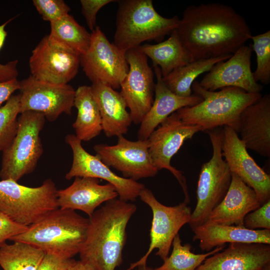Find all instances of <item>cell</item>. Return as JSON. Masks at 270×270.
Here are the masks:
<instances>
[{
  "mask_svg": "<svg viewBox=\"0 0 270 270\" xmlns=\"http://www.w3.org/2000/svg\"><path fill=\"white\" fill-rule=\"evenodd\" d=\"M176 30L190 62L232 54L252 36L244 18L220 3L188 6Z\"/></svg>",
  "mask_w": 270,
  "mask_h": 270,
  "instance_id": "1",
  "label": "cell"
},
{
  "mask_svg": "<svg viewBox=\"0 0 270 270\" xmlns=\"http://www.w3.org/2000/svg\"><path fill=\"white\" fill-rule=\"evenodd\" d=\"M136 206L120 198L110 200L90 217L80 260L95 270H116L122 263L126 227Z\"/></svg>",
  "mask_w": 270,
  "mask_h": 270,
  "instance_id": "2",
  "label": "cell"
},
{
  "mask_svg": "<svg viewBox=\"0 0 270 270\" xmlns=\"http://www.w3.org/2000/svg\"><path fill=\"white\" fill-rule=\"evenodd\" d=\"M192 90L193 94L202 98V102L176 112L184 122L197 126L202 131L228 126L238 133L242 112L262 96L260 93H249L236 87L209 91L201 88L196 80L192 84Z\"/></svg>",
  "mask_w": 270,
  "mask_h": 270,
  "instance_id": "3",
  "label": "cell"
},
{
  "mask_svg": "<svg viewBox=\"0 0 270 270\" xmlns=\"http://www.w3.org/2000/svg\"><path fill=\"white\" fill-rule=\"evenodd\" d=\"M88 218L75 210L58 208L10 240L33 245L45 253L72 258L85 241Z\"/></svg>",
  "mask_w": 270,
  "mask_h": 270,
  "instance_id": "4",
  "label": "cell"
},
{
  "mask_svg": "<svg viewBox=\"0 0 270 270\" xmlns=\"http://www.w3.org/2000/svg\"><path fill=\"white\" fill-rule=\"evenodd\" d=\"M117 2L112 43L124 53L146 41L161 42L178 26L180 18L177 16H162L152 0H119Z\"/></svg>",
  "mask_w": 270,
  "mask_h": 270,
  "instance_id": "5",
  "label": "cell"
},
{
  "mask_svg": "<svg viewBox=\"0 0 270 270\" xmlns=\"http://www.w3.org/2000/svg\"><path fill=\"white\" fill-rule=\"evenodd\" d=\"M58 190L51 179L38 187L24 186L11 180H0V212L28 226L59 208Z\"/></svg>",
  "mask_w": 270,
  "mask_h": 270,
  "instance_id": "6",
  "label": "cell"
},
{
  "mask_svg": "<svg viewBox=\"0 0 270 270\" xmlns=\"http://www.w3.org/2000/svg\"><path fill=\"white\" fill-rule=\"evenodd\" d=\"M207 132L212 154L200 170L196 204L188 224L192 230L208 220L211 212L224 198L232 180V172L222 156L223 128H218Z\"/></svg>",
  "mask_w": 270,
  "mask_h": 270,
  "instance_id": "7",
  "label": "cell"
},
{
  "mask_svg": "<svg viewBox=\"0 0 270 270\" xmlns=\"http://www.w3.org/2000/svg\"><path fill=\"white\" fill-rule=\"evenodd\" d=\"M18 118L16 134L2 152L0 178L18 182L35 170L43 152L40 134L46 118L41 112L26 111Z\"/></svg>",
  "mask_w": 270,
  "mask_h": 270,
  "instance_id": "8",
  "label": "cell"
},
{
  "mask_svg": "<svg viewBox=\"0 0 270 270\" xmlns=\"http://www.w3.org/2000/svg\"><path fill=\"white\" fill-rule=\"evenodd\" d=\"M139 197L149 206L152 213L150 243L145 254L124 270H132L137 266L146 265L150 254L154 249L158 250L156 254L164 260L168 256L174 237L184 225L189 224L191 218V208L184 201L175 206H166L146 188L141 191Z\"/></svg>",
  "mask_w": 270,
  "mask_h": 270,
  "instance_id": "9",
  "label": "cell"
},
{
  "mask_svg": "<svg viewBox=\"0 0 270 270\" xmlns=\"http://www.w3.org/2000/svg\"><path fill=\"white\" fill-rule=\"evenodd\" d=\"M91 34L90 46L80 56V66L92 84L118 89L129 70L125 53L110 42L100 26Z\"/></svg>",
  "mask_w": 270,
  "mask_h": 270,
  "instance_id": "10",
  "label": "cell"
},
{
  "mask_svg": "<svg viewBox=\"0 0 270 270\" xmlns=\"http://www.w3.org/2000/svg\"><path fill=\"white\" fill-rule=\"evenodd\" d=\"M200 131V127L184 122L174 112L162 122L147 139L149 152L154 165L159 170L166 169L172 174L182 188L184 202L188 204L190 198L186 178L181 171L171 165L170 161L184 142Z\"/></svg>",
  "mask_w": 270,
  "mask_h": 270,
  "instance_id": "11",
  "label": "cell"
},
{
  "mask_svg": "<svg viewBox=\"0 0 270 270\" xmlns=\"http://www.w3.org/2000/svg\"><path fill=\"white\" fill-rule=\"evenodd\" d=\"M20 114L34 111L52 122L62 113L72 114L76 90L68 84L40 80L30 76L20 81Z\"/></svg>",
  "mask_w": 270,
  "mask_h": 270,
  "instance_id": "12",
  "label": "cell"
},
{
  "mask_svg": "<svg viewBox=\"0 0 270 270\" xmlns=\"http://www.w3.org/2000/svg\"><path fill=\"white\" fill-rule=\"evenodd\" d=\"M129 66L120 85V93L130 110L132 121L140 124L150 108L154 94V74L148 58L138 48L125 53Z\"/></svg>",
  "mask_w": 270,
  "mask_h": 270,
  "instance_id": "13",
  "label": "cell"
},
{
  "mask_svg": "<svg viewBox=\"0 0 270 270\" xmlns=\"http://www.w3.org/2000/svg\"><path fill=\"white\" fill-rule=\"evenodd\" d=\"M94 150L104 164L125 178L137 181L154 177L159 171L150 156L148 140L131 141L120 136L115 145L97 144Z\"/></svg>",
  "mask_w": 270,
  "mask_h": 270,
  "instance_id": "14",
  "label": "cell"
},
{
  "mask_svg": "<svg viewBox=\"0 0 270 270\" xmlns=\"http://www.w3.org/2000/svg\"><path fill=\"white\" fill-rule=\"evenodd\" d=\"M72 152V162L65 178L89 177L105 180L116 188L119 198L126 202H134L145 188L144 184L133 180L120 176L114 172L96 156L89 154L83 148L82 141L75 134L65 138Z\"/></svg>",
  "mask_w": 270,
  "mask_h": 270,
  "instance_id": "15",
  "label": "cell"
},
{
  "mask_svg": "<svg viewBox=\"0 0 270 270\" xmlns=\"http://www.w3.org/2000/svg\"><path fill=\"white\" fill-rule=\"evenodd\" d=\"M28 64L30 76L36 79L65 84L78 74L80 56L52 44L47 35L32 50Z\"/></svg>",
  "mask_w": 270,
  "mask_h": 270,
  "instance_id": "16",
  "label": "cell"
},
{
  "mask_svg": "<svg viewBox=\"0 0 270 270\" xmlns=\"http://www.w3.org/2000/svg\"><path fill=\"white\" fill-rule=\"evenodd\" d=\"M222 156L232 173L254 190L261 204L270 200V176L250 155L238 133L224 126Z\"/></svg>",
  "mask_w": 270,
  "mask_h": 270,
  "instance_id": "17",
  "label": "cell"
},
{
  "mask_svg": "<svg viewBox=\"0 0 270 270\" xmlns=\"http://www.w3.org/2000/svg\"><path fill=\"white\" fill-rule=\"evenodd\" d=\"M250 45L240 47L231 57L215 64L199 85L209 91L236 87L249 93H260L263 86L256 82L251 69Z\"/></svg>",
  "mask_w": 270,
  "mask_h": 270,
  "instance_id": "18",
  "label": "cell"
},
{
  "mask_svg": "<svg viewBox=\"0 0 270 270\" xmlns=\"http://www.w3.org/2000/svg\"><path fill=\"white\" fill-rule=\"evenodd\" d=\"M270 265V244L232 243L207 258L196 270H262Z\"/></svg>",
  "mask_w": 270,
  "mask_h": 270,
  "instance_id": "19",
  "label": "cell"
},
{
  "mask_svg": "<svg viewBox=\"0 0 270 270\" xmlns=\"http://www.w3.org/2000/svg\"><path fill=\"white\" fill-rule=\"evenodd\" d=\"M59 208L80 210L90 216L102 204L116 198L118 194L110 184H100L99 179L76 177L68 187L58 190Z\"/></svg>",
  "mask_w": 270,
  "mask_h": 270,
  "instance_id": "20",
  "label": "cell"
},
{
  "mask_svg": "<svg viewBox=\"0 0 270 270\" xmlns=\"http://www.w3.org/2000/svg\"><path fill=\"white\" fill-rule=\"evenodd\" d=\"M246 149L270 156V95L262 96L242 112L238 134Z\"/></svg>",
  "mask_w": 270,
  "mask_h": 270,
  "instance_id": "21",
  "label": "cell"
},
{
  "mask_svg": "<svg viewBox=\"0 0 270 270\" xmlns=\"http://www.w3.org/2000/svg\"><path fill=\"white\" fill-rule=\"evenodd\" d=\"M261 205L254 190L232 173V180L226 195L211 212L206 222L244 227L246 216Z\"/></svg>",
  "mask_w": 270,
  "mask_h": 270,
  "instance_id": "22",
  "label": "cell"
},
{
  "mask_svg": "<svg viewBox=\"0 0 270 270\" xmlns=\"http://www.w3.org/2000/svg\"><path fill=\"white\" fill-rule=\"evenodd\" d=\"M156 82L154 85V98L152 106L140 124L138 138L147 140L156 128L171 114L182 108L194 106L201 102L200 96L192 94L186 97L172 92L162 80L160 70L154 66Z\"/></svg>",
  "mask_w": 270,
  "mask_h": 270,
  "instance_id": "23",
  "label": "cell"
},
{
  "mask_svg": "<svg viewBox=\"0 0 270 270\" xmlns=\"http://www.w3.org/2000/svg\"><path fill=\"white\" fill-rule=\"evenodd\" d=\"M192 230V240L198 241L200 249L206 252L227 243L270 244V230H252L244 227L206 222Z\"/></svg>",
  "mask_w": 270,
  "mask_h": 270,
  "instance_id": "24",
  "label": "cell"
},
{
  "mask_svg": "<svg viewBox=\"0 0 270 270\" xmlns=\"http://www.w3.org/2000/svg\"><path fill=\"white\" fill-rule=\"evenodd\" d=\"M91 86L102 118V130L108 137L124 136L132 122L120 92L100 83Z\"/></svg>",
  "mask_w": 270,
  "mask_h": 270,
  "instance_id": "25",
  "label": "cell"
},
{
  "mask_svg": "<svg viewBox=\"0 0 270 270\" xmlns=\"http://www.w3.org/2000/svg\"><path fill=\"white\" fill-rule=\"evenodd\" d=\"M78 112L72 128L78 138L87 142L98 136L102 130V118L91 86H81L76 90L74 102Z\"/></svg>",
  "mask_w": 270,
  "mask_h": 270,
  "instance_id": "26",
  "label": "cell"
},
{
  "mask_svg": "<svg viewBox=\"0 0 270 270\" xmlns=\"http://www.w3.org/2000/svg\"><path fill=\"white\" fill-rule=\"evenodd\" d=\"M138 48L152 60L153 67L160 68L162 78L190 62L176 30L166 40L154 44H142Z\"/></svg>",
  "mask_w": 270,
  "mask_h": 270,
  "instance_id": "27",
  "label": "cell"
},
{
  "mask_svg": "<svg viewBox=\"0 0 270 270\" xmlns=\"http://www.w3.org/2000/svg\"><path fill=\"white\" fill-rule=\"evenodd\" d=\"M48 38L53 44L72 52L80 56L88 50L92 34L68 14L50 23Z\"/></svg>",
  "mask_w": 270,
  "mask_h": 270,
  "instance_id": "28",
  "label": "cell"
},
{
  "mask_svg": "<svg viewBox=\"0 0 270 270\" xmlns=\"http://www.w3.org/2000/svg\"><path fill=\"white\" fill-rule=\"evenodd\" d=\"M232 54L194 60L180 67L162 80L167 88L174 94L186 97L192 94V86L196 78L208 72L216 63L226 60Z\"/></svg>",
  "mask_w": 270,
  "mask_h": 270,
  "instance_id": "29",
  "label": "cell"
},
{
  "mask_svg": "<svg viewBox=\"0 0 270 270\" xmlns=\"http://www.w3.org/2000/svg\"><path fill=\"white\" fill-rule=\"evenodd\" d=\"M45 252L24 242L16 241L0 248V266L4 270H37Z\"/></svg>",
  "mask_w": 270,
  "mask_h": 270,
  "instance_id": "30",
  "label": "cell"
},
{
  "mask_svg": "<svg viewBox=\"0 0 270 270\" xmlns=\"http://www.w3.org/2000/svg\"><path fill=\"white\" fill-rule=\"evenodd\" d=\"M171 254L163 264L154 270H196L208 256L224 250L225 246L214 248L210 252L196 254L192 252L190 244H182L179 234L174 237Z\"/></svg>",
  "mask_w": 270,
  "mask_h": 270,
  "instance_id": "31",
  "label": "cell"
},
{
  "mask_svg": "<svg viewBox=\"0 0 270 270\" xmlns=\"http://www.w3.org/2000/svg\"><path fill=\"white\" fill-rule=\"evenodd\" d=\"M20 94H12L0 106V151L8 148L14 138L18 127Z\"/></svg>",
  "mask_w": 270,
  "mask_h": 270,
  "instance_id": "32",
  "label": "cell"
},
{
  "mask_svg": "<svg viewBox=\"0 0 270 270\" xmlns=\"http://www.w3.org/2000/svg\"><path fill=\"white\" fill-rule=\"evenodd\" d=\"M253 42L250 44L256 56V68L253 76L257 82L264 84L270 82V30L252 36Z\"/></svg>",
  "mask_w": 270,
  "mask_h": 270,
  "instance_id": "33",
  "label": "cell"
},
{
  "mask_svg": "<svg viewBox=\"0 0 270 270\" xmlns=\"http://www.w3.org/2000/svg\"><path fill=\"white\" fill-rule=\"evenodd\" d=\"M32 3L42 18L50 23L68 14L70 10L63 0H34Z\"/></svg>",
  "mask_w": 270,
  "mask_h": 270,
  "instance_id": "34",
  "label": "cell"
},
{
  "mask_svg": "<svg viewBox=\"0 0 270 270\" xmlns=\"http://www.w3.org/2000/svg\"><path fill=\"white\" fill-rule=\"evenodd\" d=\"M244 226L252 230H270V200L247 214Z\"/></svg>",
  "mask_w": 270,
  "mask_h": 270,
  "instance_id": "35",
  "label": "cell"
},
{
  "mask_svg": "<svg viewBox=\"0 0 270 270\" xmlns=\"http://www.w3.org/2000/svg\"><path fill=\"white\" fill-rule=\"evenodd\" d=\"M14 18H12L0 24V50L4 46L8 34L6 27ZM18 64L17 60L8 62L4 64L0 62V83L17 78L18 75L17 69Z\"/></svg>",
  "mask_w": 270,
  "mask_h": 270,
  "instance_id": "36",
  "label": "cell"
},
{
  "mask_svg": "<svg viewBox=\"0 0 270 270\" xmlns=\"http://www.w3.org/2000/svg\"><path fill=\"white\" fill-rule=\"evenodd\" d=\"M114 0H80L82 14L84 16L88 28L92 32L96 26V14L98 11L106 5Z\"/></svg>",
  "mask_w": 270,
  "mask_h": 270,
  "instance_id": "37",
  "label": "cell"
},
{
  "mask_svg": "<svg viewBox=\"0 0 270 270\" xmlns=\"http://www.w3.org/2000/svg\"><path fill=\"white\" fill-rule=\"evenodd\" d=\"M28 226L19 224L0 212V248L6 240L24 232Z\"/></svg>",
  "mask_w": 270,
  "mask_h": 270,
  "instance_id": "38",
  "label": "cell"
},
{
  "mask_svg": "<svg viewBox=\"0 0 270 270\" xmlns=\"http://www.w3.org/2000/svg\"><path fill=\"white\" fill-rule=\"evenodd\" d=\"M70 259L54 254L45 253L37 270H67Z\"/></svg>",
  "mask_w": 270,
  "mask_h": 270,
  "instance_id": "39",
  "label": "cell"
},
{
  "mask_svg": "<svg viewBox=\"0 0 270 270\" xmlns=\"http://www.w3.org/2000/svg\"><path fill=\"white\" fill-rule=\"evenodd\" d=\"M20 89V81L17 78L0 83V106Z\"/></svg>",
  "mask_w": 270,
  "mask_h": 270,
  "instance_id": "40",
  "label": "cell"
},
{
  "mask_svg": "<svg viewBox=\"0 0 270 270\" xmlns=\"http://www.w3.org/2000/svg\"><path fill=\"white\" fill-rule=\"evenodd\" d=\"M67 270H95L89 264L80 260L70 259Z\"/></svg>",
  "mask_w": 270,
  "mask_h": 270,
  "instance_id": "41",
  "label": "cell"
},
{
  "mask_svg": "<svg viewBox=\"0 0 270 270\" xmlns=\"http://www.w3.org/2000/svg\"><path fill=\"white\" fill-rule=\"evenodd\" d=\"M136 270H154V268L148 266L146 264L137 266Z\"/></svg>",
  "mask_w": 270,
  "mask_h": 270,
  "instance_id": "42",
  "label": "cell"
},
{
  "mask_svg": "<svg viewBox=\"0 0 270 270\" xmlns=\"http://www.w3.org/2000/svg\"><path fill=\"white\" fill-rule=\"evenodd\" d=\"M262 270H270V265L268 266L265 268H264Z\"/></svg>",
  "mask_w": 270,
  "mask_h": 270,
  "instance_id": "43",
  "label": "cell"
}]
</instances>
